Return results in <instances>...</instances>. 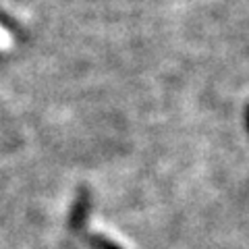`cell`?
Here are the masks:
<instances>
[{"instance_id":"1","label":"cell","mask_w":249,"mask_h":249,"mask_svg":"<svg viewBox=\"0 0 249 249\" xmlns=\"http://www.w3.org/2000/svg\"><path fill=\"white\" fill-rule=\"evenodd\" d=\"M13 46L15 42H13V36L9 34V29H4L0 25V52H9L13 50Z\"/></svg>"}]
</instances>
